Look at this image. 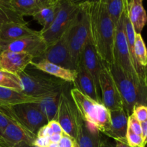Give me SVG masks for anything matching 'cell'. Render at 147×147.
Segmentation results:
<instances>
[{"instance_id": "cell-1", "label": "cell", "mask_w": 147, "mask_h": 147, "mask_svg": "<svg viewBox=\"0 0 147 147\" xmlns=\"http://www.w3.org/2000/svg\"><path fill=\"white\" fill-rule=\"evenodd\" d=\"M90 37L101 62L108 65L114 63L116 25L112 21L104 0L87 4Z\"/></svg>"}, {"instance_id": "cell-2", "label": "cell", "mask_w": 147, "mask_h": 147, "mask_svg": "<svg viewBox=\"0 0 147 147\" xmlns=\"http://www.w3.org/2000/svg\"><path fill=\"white\" fill-rule=\"evenodd\" d=\"M124 14L125 11L116 25L113 47L114 63L122 69L128 78L134 82L139 90L147 98L146 84L138 74L129 52L124 29Z\"/></svg>"}, {"instance_id": "cell-3", "label": "cell", "mask_w": 147, "mask_h": 147, "mask_svg": "<svg viewBox=\"0 0 147 147\" xmlns=\"http://www.w3.org/2000/svg\"><path fill=\"white\" fill-rule=\"evenodd\" d=\"M109 65L128 116L132 114L134 108L137 105L147 106V98L122 69L115 63Z\"/></svg>"}, {"instance_id": "cell-4", "label": "cell", "mask_w": 147, "mask_h": 147, "mask_svg": "<svg viewBox=\"0 0 147 147\" xmlns=\"http://www.w3.org/2000/svg\"><path fill=\"white\" fill-rule=\"evenodd\" d=\"M90 37V28L86 4L81 7L78 14L67 31V41L72 61L77 68L80 54Z\"/></svg>"}, {"instance_id": "cell-5", "label": "cell", "mask_w": 147, "mask_h": 147, "mask_svg": "<svg viewBox=\"0 0 147 147\" xmlns=\"http://www.w3.org/2000/svg\"><path fill=\"white\" fill-rule=\"evenodd\" d=\"M18 76L22 86V93L34 98H40L56 92L63 91L67 83L56 78L30 74L25 70Z\"/></svg>"}, {"instance_id": "cell-6", "label": "cell", "mask_w": 147, "mask_h": 147, "mask_svg": "<svg viewBox=\"0 0 147 147\" xmlns=\"http://www.w3.org/2000/svg\"><path fill=\"white\" fill-rule=\"evenodd\" d=\"M60 8L54 22L46 31L40 32L47 47L59 40L71 26L78 14L80 7H76L65 0H59Z\"/></svg>"}, {"instance_id": "cell-7", "label": "cell", "mask_w": 147, "mask_h": 147, "mask_svg": "<svg viewBox=\"0 0 147 147\" xmlns=\"http://www.w3.org/2000/svg\"><path fill=\"white\" fill-rule=\"evenodd\" d=\"M8 109L20 125L36 136L40 128L47 123V119L34 103H20Z\"/></svg>"}, {"instance_id": "cell-8", "label": "cell", "mask_w": 147, "mask_h": 147, "mask_svg": "<svg viewBox=\"0 0 147 147\" xmlns=\"http://www.w3.org/2000/svg\"><path fill=\"white\" fill-rule=\"evenodd\" d=\"M55 120L60 123L63 131L76 142L80 116L76 106L67 93H61Z\"/></svg>"}, {"instance_id": "cell-9", "label": "cell", "mask_w": 147, "mask_h": 147, "mask_svg": "<svg viewBox=\"0 0 147 147\" xmlns=\"http://www.w3.org/2000/svg\"><path fill=\"white\" fill-rule=\"evenodd\" d=\"M99 87L102 103L109 111L123 108L121 98L111 73L109 65L103 62L99 75Z\"/></svg>"}, {"instance_id": "cell-10", "label": "cell", "mask_w": 147, "mask_h": 147, "mask_svg": "<svg viewBox=\"0 0 147 147\" xmlns=\"http://www.w3.org/2000/svg\"><path fill=\"white\" fill-rule=\"evenodd\" d=\"M0 46L1 52L7 50L15 53H27L34 59L40 58L47 47L40 33L11 42L0 41Z\"/></svg>"}, {"instance_id": "cell-11", "label": "cell", "mask_w": 147, "mask_h": 147, "mask_svg": "<svg viewBox=\"0 0 147 147\" xmlns=\"http://www.w3.org/2000/svg\"><path fill=\"white\" fill-rule=\"evenodd\" d=\"M67 31L57 41L47 47L38 60H45L65 68L76 70L67 46Z\"/></svg>"}, {"instance_id": "cell-12", "label": "cell", "mask_w": 147, "mask_h": 147, "mask_svg": "<svg viewBox=\"0 0 147 147\" xmlns=\"http://www.w3.org/2000/svg\"><path fill=\"white\" fill-rule=\"evenodd\" d=\"M33 60L34 58L27 53L4 50L0 53V70L18 76L25 70Z\"/></svg>"}, {"instance_id": "cell-13", "label": "cell", "mask_w": 147, "mask_h": 147, "mask_svg": "<svg viewBox=\"0 0 147 147\" xmlns=\"http://www.w3.org/2000/svg\"><path fill=\"white\" fill-rule=\"evenodd\" d=\"M79 63H81L93 78L98 93H100L99 87V75L102 67V62L99 58L90 37L86 42L81 52Z\"/></svg>"}, {"instance_id": "cell-14", "label": "cell", "mask_w": 147, "mask_h": 147, "mask_svg": "<svg viewBox=\"0 0 147 147\" xmlns=\"http://www.w3.org/2000/svg\"><path fill=\"white\" fill-rule=\"evenodd\" d=\"M36 137V135L23 127L15 119L7 126L2 134L3 140L9 147H14L22 142L32 145Z\"/></svg>"}, {"instance_id": "cell-15", "label": "cell", "mask_w": 147, "mask_h": 147, "mask_svg": "<svg viewBox=\"0 0 147 147\" xmlns=\"http://www.w3.org/2000/svg\"><path fill=\"white\" fill-rule=\"evenodd\" d=\"M70 95L80 118L88 123L94 124L97 102L92 100L76 88L70 90Z\"/></svg>"}, {"instance_id": "cell-16", "label": "cell", "mask_w": 147, "mask_h": 147, "mask_svg": "<svg viewBox=\"0 0 147 147\" xmlns=\"http://www.w3.org/2000/svg\"><path fill=\"white\" fill-rule=\"evenodd\" d=\"M77 77L74 81L75 88L97 103H102L101 98L93 78L81 63L77 66Z\"/></svg>"}, {"instance_id": "cell-17", "label": "cell", "mask_w": 147, "mask_h": 147, "mask_svg": "<svg viewBox=\"0 0 147 147\" xmlns=\"http://www.w3.org/2000/svg\"><path fill=\"white\" fill-rule=\"evenodd\" d=\"M30 65L35 69L41 70L67 83H74L77 77V70L65 68L45 60H32Z\"/></svg>"}, {"instance_id": "cell-18", "label": "cell", "mask_w": 147, "mask_h": 147, "mask_svg": "<svg viewBox=\"0 0 147 147\" xmlns=\"http://www.w3.org/2000/svg\"><path fill=\"white\" fill-rule=\"evenodd\" d=\"M40 32L32 30L26 24L5 22L0 27V41L11 42L27 36L38 34Z\"/></svg>"}, {"instance_id": "cell-19", "label": "cell", "mask_w": 147, "mask_h": 147, "mask_svg": "<svg viewBox=\"0 0 147 147\" xmlns=\"http://www.w3.org/2000/svg\"><path fill=\"white\" fill-rule=\"evenodd\" d=\"M111 115V134L109 137L116 141L126 142V133L128 129L129 116L124 109L110 111Z\"/></svg>"}, {"instance_id": "cell-20", "label": "cell", "mask_w": 147, "mask_h": 147, "mask_svg": "<svg viewBox=\"0 0 147 147\" xmlns=\"http://www.w3.org/2000/svg\"><path fill=\"white\" fill-rule=\"evenodd\" d=\"M101 139L99 131L80 118L76 143L79 147H99Z\"/></svg>"}, {"instance_id": "cell-21", "label": "cell", "mask_w": 147, "mask_h": 147, "mask_svg": "<svg viewBox=\"0 0 147 147\" xmlns=\"http://www.w3.org/2000/svg\"><path fill=\"white\" fill-rule=\"evenodd\" d=\"M55 0H10L14 11L20 15L33 16Z\"/></svg>"}, {"instance_id": "cell-22", "label": "cell", "mask_w": 147, "mask_h": 147, "mask_svg": "<svg viewBox=\"0 0 147 147\" xmlns=\"http://www.w3.org/2000/svg\"><path fill=\"white\" fill-rule=\"evenodd\" d=\"M63 91L56 92L47 96L40 97V100L34 103V104L37 106L47 119V123L53 120H55L60 103V96Z\"/></svg>"}, {"instance_id": "cell-23", "label": "cell", "mask_w": 147, "mask_h": 147, "mask_svg": "<svg viewBox=\"0 0 147 147\" xmlns=\"http://www.w3.org/2000/svg\"><path fill=\"white\" fill-rule=\"evenodd\" d=\"M40 98L26 96L13 89L0 86V107H11L24 103H36Z\"/></svg>"}, {"instance_id": "cell-24", "label": "cell", "mask_w": 147, "mask_h": 147, "mask_svg": "<svg viewBox=\"0 0 147 147\" xmlns=\"http://www.w3.org/2000/svg\"><path fill=\"white\" fill-rule=\"evenodd\" d=\"M142 0H133L131 5L126 9L129 20L133 25L135 32L141 34L147 23V14L144 8Z\"/></svg>"}, {"instance_id": "cell-25", "label": "cell", "mask_w": 147, "mask_h": 147, "mask_svg": "<svg viewBox=\"0 0 147 147\" xmlns=\"http://www.w3.org/2000/svg\"><path fill=\"white\" fill-rule=\"evenodd\" d=\"M59 8L60 1L59 0H55L54 2L42 9L39 12L33 16V19L42 26L40 32L46 31L51 26L57 16Z\"/></svg>"}, {"instance_id": "cell-26", "label": "cell", "mask_w": 147, "mask_h": 147, "mask_svg": "<svg viewBox=\"0 0 147 147\" xmlns=\"http://www.w3.org/2000/svg\"><path fill=\"white\" fill-rule=\"evenodd\" d=\"M93 126L99 132H102L106 136H110L111 126L110 111L103 103H97Z\"/></svg>"}, {"instance_id": "cell-27", "label": "cell", "mask_w": 147, "mask_h": 147, "mask_svg": "<svg viewBox=\"0 0 147 147\" xmlns=\"http://www.w3.org/2000/svg\"><path fill=\"white\" fill-rule=\"evenodd\" d=\"M0 86L20 93L22 92V86L19 76L3 70H0Z\"/></svg>"}, {"instance_id": "cell-28", "label": "cell", "mask_w": 147, "mask_h": 147, "mask_svg": "<svg viewBox=\"0 0 147 147\" xmlns=\"http://www.w3.org/2000/svg\"><path fill=\"white\" fill-rule=\"evenodd\" d=\"M108 12L115 25L126 9L125 0H104Z\"/></svg>"}, {"instance_id": "cell-29", "label": "cell", "mask_w": 147, "mask_h": 147, "mask_svg": "<svg viewBox=\"0 0 147 147\" xmlns=\"http://www.w3.org/2000/svg\"><path fill=\"white\" fill-rule=\"evenodd\" d=\"M134 55L139 64L143 67L147 66V49L141 34L136 33L134 42Z\"/></svg>"}, {"instance_id": "cell-30", "label": "cell", "mask_w": 147, "mask_h": 147, "mask_svg": "<svg viewBox=\"0 0 147 147\" xmlns=\"http://www.w3.org/2000/svg\"><path fill=\"white\" fill-rule=\"evenodd\" d=\"M5 22H17L27 24L24 20V17L18 14L13 9L0 7V27L3 23Z\"/></svg>"}, {"instance_id": "cell-31", "label": "cell", "mask_w": 147, "mask_h": 147, "mask_svg": "<svg viewBox=\"0 0 147 147\" xmlns=\"http://www.w3.org/2000/svg\"><path fill=\"white\" fill-rule=\"evenodd\" d=\"M14 120V117L9 112L8 108L0 107V142L7 147L9 146H7L5 142L3 140L2 134L4 129L7 128V126Z\"/></svg>"}, {"instance_id": "cell-32", "label": "cell", "mask_w": 147, "mask_h": 147, "mask_svg": "<svg viewBox=\"0 0 147 147\" xmlns=\"http://www.w3.org/2000/svg\"><path fill=\"white\" fill-rule=\"evenodd\" d=\"M126 142L131 147H145L142 136L134 133L129 128L126 133Z\"/></svg>"}, {"instance_id": "cell-33", "label": "cell", "mask_w": 147, "mask_h": 147, "mask_svg": "<svg viewBox=\"0 0 147 147\" xmlns=\"http://www.w3.org/2000/svg\"><path fill=\"white\" fill-rule=\"evenodd\" d=\"M133 113L140 123L147 121V106L137 105L134 108Z\"/></svg>"}, {"instance_id": "cell-34", "label": "cell", "mask_w": 147, "mask_h": 147, "mask_svg": "<svg viewBox=\"0 0 147 147\" xmlns=\"http://www.w3.org/2000/svg\"><path fill=\"white\" fill-rule=\"evenodd\" d=\"M128 128L130 129L134 133L138 135H142V126L141 123L136 119L134 115L132 113L131 115L129 116V120H128Z\"/></svg>"}, {"instance_id": "cell-35", "label": "cell", "mask_w": 147, "mask_h": 147, "mask_svg": "<svg viewBox=\"0 0 147 147\" xmlns=\"http://www.w3.org/2000/svg\"><path fill=\"white\" fill-rule=\"evenodd\" d=\"M76 142L69 135L64 133L58 143L59 147H75Z\"/></svg>"}, {"instance_id": "cell-36", "label": "cell", "mask_w": 147, "mask_h": 147, "mask_svg": "<svg viewBox=\"0 0 147 147\" xmlns=\"http://www.w3.org/2000/svg\"><path fill=\"white\" fill-rule=\"evenodd\" d=\"M53 134V131L51 130L50 126H49L48 124L47 123V124L45 125L44 126L40 128V130L37 131V137H49V136H50Z\"/></svg>"}, {"instance_id": "cell-37", "label": "cell", "mask_w": 147, "mask_h": 147, "mask_svg": "<svg viewBox=\"0 0 147 147\" xmlns=\"http://www.w3.org/2000/svg\"><path fill=\"white\" fill-rule=\"evenodd\" d=\"M47 124L50 126L51 130L53 131V134H58L63 135V134L65 133V132L63 131V129H62L61 126L60 125V123H59L56 120L51 121L48 122Z\"/></svg>"}, {"instance_id": "cell-38", "label": "cell", "mask_w": 147, "mask_h": 147, "mask_svg": "<svg viewBox=\"0 0 147 147\" xmlns=\"http://www.w3.org/2000/svg\"><path fill=\"white\" fill-rule=\"evenodd\" d=\"M50 142L49 137H36L33 144L38 147H47Z\"/></svg>"}, {"instance_id": "cell-39", "label": "cell", "mask_w": 147, "mask_h": 147, "mask_svg": "<svg viewBox=\"0 0 147 147\" xmlns=\"http://www.w3.org/2000/svg\"><path fill=\"white\" fill-rule=\"evenodd\" d=\"M65 1H68L69 3L78 7H83L88 2V0H65Z\"/></svg>"}, {"instance_id": "cell-40", "label": "cell", "mask_w": 147, "mask_h": 147, "mask_svg": "<svg viewBox=\"0 0 147 147\" xmlns=\"http://www.w3.org/2000/svg\"><path fill=\"white\" fill-rule=\"evenodd\" d=\"M141 126H142V137H143L144 142L146 146L147 144V121L141 123Z\"/></svg>"}, {"instance_id": "cell-41", "label": "cell", "mask_w": 147, "mask_h": 147, "mask_svg": "<svg viewBox=\"0 0 147 147\" xmlns=\"http://www.w3.org/2000/svg\"><path fill=\"white\" fill-rule=\"evenodd\" d=\"M62 134H53L50 136H49V139L51 143H57L58 144L60 142V139H61Z\"/></svg>"}, {"instance_id": "cell-42", "label": "cell", "mask_w": 147, "mask_h": 147, "mask_svg": "<svg viewBox=\"0 0 147 147\" xmlns=\"http://www.w3.org/2000/svg\"><path fill=\"white\" fill-rule=\"evenodd\" d=\"M0 7L5 9H13L10 0H0Z\"/></svg>"}, {"instance_id": "cell-43", "label": "cell", "mask_w": 147, "mask_h": 147, "mask_svg": "<svg viewBox=\"0 0 147 147\" xmlns=\"http://www.w3.org/2000/svg\"><path fill=\"white\" fill-rule=\"evenodd\" d=\"M99 147H116V144H113L108 140H100Z\"/></svg>"}, {"instance_id": "cell-44", "label": "cell", "mask_w": 147, "mask_h": 147, "mask_svg": "<svg viewBox=\"0 0 147 147\" xmlns=\"http://www.w3.org/2000/svg\"><path fill=\"white\" fill-rule=\"evenodd\" d=\"M116 147H131L128 144L127 142H121V141H116Z\"/></svg>"}, {"instance_id": "cell-45", "label": "cell", "mask_w": 147, "mask_h": 147, "mask_svg": "<svg viewBox=\"0 0 147 147\" xmlns=\"http://www.w3.org/2000/svg\"><path fill=\"white\" fill-rule=\"evenodd\" d=\"M14 147H31V145L26 143V142H22V143H20L19 144L16 145Z\"/></svg>"}, {"instance_id": "cell-46", "label": "cell", "mask_w": 147, "mask_h": 147, "mask_svg": "<svg viewBox=\"0 0 147 147\" xmlns=\"http://www.w3.org/2000/svg\"><path fill=\"white\" fill-rule=\"evenodd\" d=\"M133 0H125V4H126V9H127L129 7V6L131 5V4L132 3Z\"/></svg>"}, {"instance_id": "cell-47", "label": "cell", "mask_w": 147, "mask_h": 147, "mask_svg": "<svg viewBox=\"0 0 147 147\" xmlns=\"http://www.w3.org/2000/svg\"><path fill=\"white\" fill-rule=\"evenodd\" d=\"M47 147H59V144L57 143H51V142H50V144L48 145Z\"/></svg>"}, {"instance_id": "cell-48", "label": "cell", "mask_w": 147, "mask_h": 147, "mask_svg": "<svg viewBox=\"0 0 147 147\" xmlns=\"http://www.w3.org/2000/svg\"><path fill=\"white\" fill-rule=\"evenodd\" d=\"M100 0H88V4H92V3H96V2H98L100 1Z\"/></svg>"}, {"instance_id": "cell-49", "label": "cell", "mask_w": 147, "mask_h": 147, "mask_svg": "<svg viewBox=\"0 0 147 147\" xmlns=\"http://www.w3.org/2000/svg\"><path fill=\"white\" fill-rule=\"evenodd\" d=\"M146 93H147V66L146 68Z\"/></svg>"}, {"instance_id": "cell-50", "label": "cell", "mask_w": 147, "mask_h": 147, "mask_svg": "<svg viewBox=\"0 0 147 147\" xmlns=\"http://www.w3.org/2000/svg\"><path fill=\"white\" fill-rule=\"evenodd\" d=\"M0 147H7V146H4V145L3 144H1V142H0Z\"/></svg>"}, {"instance_id": "cell-51", "label": "cell", "mask_w": 147, "mask_h": 147, "mask_svg": "<svg viewBox=\"0 0 147 147\" xmlns=\"http://www.w3.org/2000/svg\"><path fill=\"white\" fill-rule=\"evenodd\" d=\"M31 147H38V146H35V145L32 144V145H31Z\"/></svg>"}, {"instance_id": "cell-52", "label": "cell", "mask_w": 147, "mask_h": 147, "mask_svg": "<svg viewBox=\"0 0 147 147\" xmlns=\"http://www.w3.org/2000/svg\"><path fill=\"white\" fill-rule=\"evenodd\" d=\"M75 147H79V146H78V144H77V143H76V145H75Z\"/></svg>"}, {"instance_id": "cell-53", "label": "cell", "mask_w": 147, "mask_h": 147, "mask_svg": "<svg viewBox=\"0 0 147 147\" xmlns=\"http://www.w3.org/2000/svg\"><path fill=\"white\" fill-rule=\"evenodd\" d=\"M1 46H0V53H1Z\"/></svg>"}, {"instance_id": "cell-54", "label": "cell", "mask_w": 147, "mask_h": 147, "mask_svg": "<svg viewBox=\"0 0 147 147\" xmlns=\"http://www.w3.org/2000/svg\"><path fill=\"white\" fill-rule=\"evenodd\" d=\"M145 147H147V144H146V146H145Z\"/></svg>"}, {"instance_id": "cell-55", "label": "cell", "mask_w": 147, "mask_h": 147, "mask_svg": "<svg viewBox=\"0 0 147 147\" xmlns=\"http://www.w3.org/2000/svg\"><path fill=\"white\" fill-rule=\"evenodd\" d=\"M142 1H143V0H142Z\"/></svg>"}]
</instances>
